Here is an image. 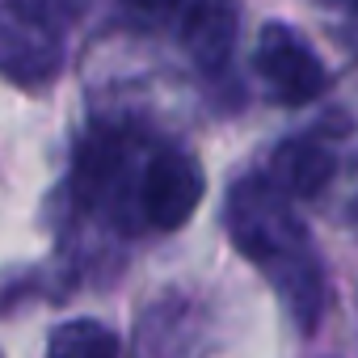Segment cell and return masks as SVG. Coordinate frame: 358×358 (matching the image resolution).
<instances>
[{
	"mask_svg": "<svg viewBox=\"0 0 358 358\" xmlns=\"http://www.w3.org/2000/svg\"><path fill=\"white\" fill-rule=\"evenodd\" d=\"M228 232H232V245L253 266H262L270 274V282L299 312V320L312 324L316 308H320V295H324L320 262H316V253L308 245L303 224L291 211V199L270 186V177H266V182L249 177V182L232 186Z\"/></svg>",
	"mask_w": 358,
	"mask_h": 358,
	"instance_id": "cell-1",
	"label": "cell"
},
{
	"mask_svg": "<svg viewBox=\"0 0 358 358\" xmlns=\"http://www.w3.org/2000/svg\"><path fill=\"white\" fill-rule=\"evenodd\" d=\"M59 0H9L0 9V76L43 85L59 72Z\"/></svg>",
	"mask_w": 358,
	"mask_h": 358,
	"instance_id": "cell-2",
	"label": "cell"
},
{
	"mask_svg": "<svg viewBox=\"0 0 358 358\" xmlns=\"http://www.w3.org/2000/svg\"><path fill=\"white\" fill-rule=\"evenodd\" d=\"M207 190V177L194 156L186 152H156L152 164L143 169V186H139V207L143 220L160 232L186 228L190 215L199 211Z\"/></svg>",
	"mask_w": 358,
	"mask_h": 358,
	"instance_id": "cell-3",
	"label": "cell"
},
{
	"mask_svg": "<svg viewBox=\"0 0 358 358\" xmlns=\"http://www.w3.org/2000/svg\"><path fill=\"white\" fill-rule=\"evenodd\" d=\"M257 72L262 80L270 85V93L282 101V106H308L324 93L329 76H324V64L312 55V47L287 30V26H266L262 30V43H257Z\"/></svg>",
	"mask_w": 358,
	"mask_h": 358,
	"instance_id": "cell-4",
	"label": "cell"
},
{
	"mask_svg": "<svg viewBox=\"0 0 358 358\" xmlns=\"http://www.w3.org/2000/svg\"><path fill=\"white\" fill-rule=\"evenodd\" d=\"M182 43L199 68H224L236 43V0H190L182 17Z\"/></svg>",
	"mask_w": 358,
	"mask_h": 358,
	"instance_id": "cell-5",
	"label": "cell"
},
{
	"mask_svg": "<svg viewBox=\"0 0 358 358\" xmlns=\"http://www.w3.org/2000/svg\"><path fill=\"white\" fill-rule=\"evenodd\" d=\"M333 182V152L316 139H287L270 156V186L287 199H316Z\"/></svg>",
	"mask_w": 358,
	"mask_h": 358,
	"instance_id": "cell-6",
	"label": "cell"
},
{
	"mask_svg": "<svg viewBox=\"0 0 358 358\" xmlns=\"http://www.w3.org/2000/svg\"><path fill=\"white\" fill-rule=\"evenodd\" d=\"M127 182V148L122 139L93 135L76 156V194L85 207H114Z\"/></svg>",
	"mask_w": 358,
	"mask_h": 358,
	"instance_id": "cell-7",
	"label": "cell"
},
{
	"mask_svg": "<svg viewBox=\"0 0 358 358\" xmlns=\"http://www.w3.org/2000/svg\"><path fill=\"white\" fill-rule=\"evenodd\" d=\"M47 358H118V337L97 320H68L51 329Z\"/></svg>",
	"mask_w": 358,
	"mask_h": 358,
	"instance_id": "cell-8",
	"label": "cell"
},
{
	"mask_svg": "<svg viewBox=\"0 0 358 358\" xmlns=\"http://www.w3.org/2000/svg\"><path fill=\"white\" fill-rule=\"evenodd\" d=\"M127 5L135 9V13H143V17H164V13H173L182 0H127Z\"/></svg>",
	"mask_w": 358,
	"mask_h": 358,
	"instance_id": "cell-9",
	"label": "cell"
},
{
	"mask_svg": "<svg viewBox=\"0 0 358 358\" xmlns=\"http://www.w3.org/2000/svg\"><path fill=\"white\" fill-rule=\"evenodd\" d=\"M320 5H329V9H358V0H320Z\"/></svg>",
	"mask_w": 358,
	"mask_h": 358,
	"instance_id": "cell-10",
	"label": "cell"
},
{
	"mask_svg": "<svg viewBox=\"0 0 358 358\" xmlns=\"http://www.w3.org/2000/svg\"><path fill=\"white\" fill-rule=\"evenodd\" d=\"M354 224H358V211H354Z\"/></svg>",
	"mask_w": 358,
	"mask_h": 358,
	"instance_id": "cell-11",
	"label": "cell"
}]
</instances>
